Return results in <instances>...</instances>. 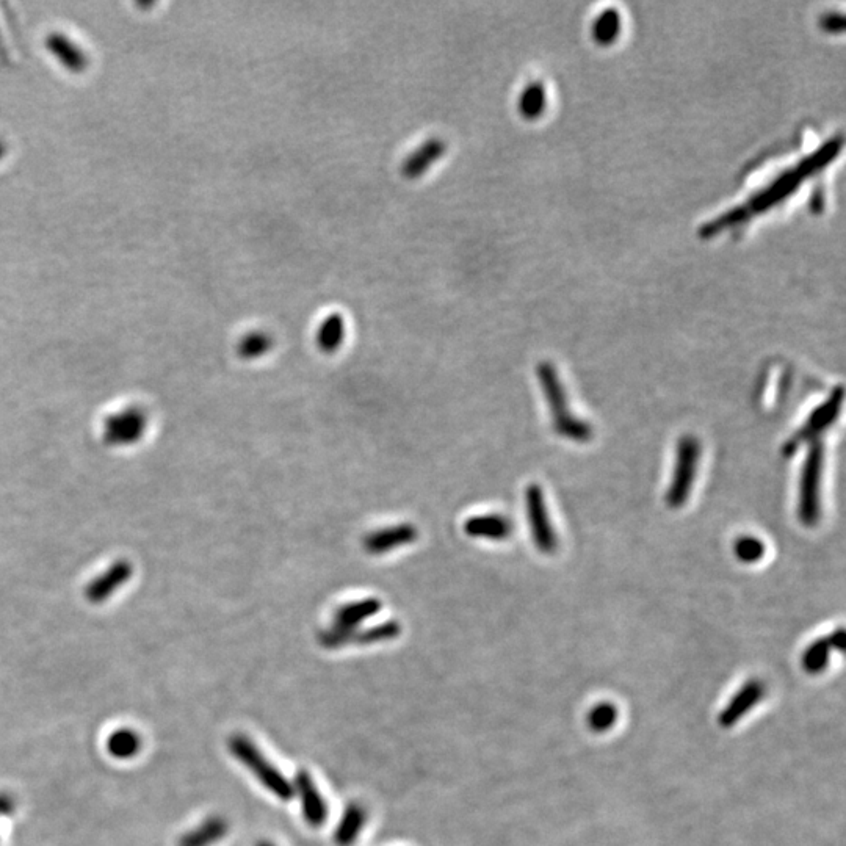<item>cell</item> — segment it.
<instances>
[{
	"instance_id": "6da1fadb",
	"label": "cell",
	"mask_w": 846,
	"mask_h": 846,
	"mask_svg": "<svg viewBox=\"0 0 846 846\" xmlns=\"http://www.w3.org/2000/svg\"><path fill=\"white\" fill-rule=\"evenodd\" d=\"M843 140L842 137H832L826 141L825 145L815 149L812 154L799 160L793 167L787 168L784 173L779 174L778 178H774L770 184L762 187V190L754 193L746 203L734 207V209L727 210L720 217L713 218L709 223H705L701 229V235L704 239L715 237L721 232L729 231V229L740 228L745 225L752 218L759 217L765 214L767 210L781 204L784 199L790 198L793 193L798 192V188L814 178L815 174L825 170L832 160L839 156L842 151Z\"/></svg>"
},
{
	"instance_id": "7a4b0ae2",
	"label": "cell",
	"mask_w": 846,
	"mask_h": 846,
	"mask_svg": "<svg viewBox=\"0 0 846 846\" xmlns=\"http://www.w3.org/2000/svg\"><path fill=\"white\" fill-rule=\"evenodd\" d=\"M536 373H538L539 384H541L547 405H549L554 430L557 431V434L569 439V441L590 442L593 439V428H591L590 423L575 417L569 409L568 397H566L560 376H558L554 366L550 362H539Z\"/></svg>"
},
{
	"instance_id": "3957f363",
	"label": "cell",
	"mask_w": 846,
	"mask_h": 846,
	"mask_svg": "<svg viewBox=\"0 0 846 846\" xmlns=\"http://www.w3.org/2000/svg\"><path fill=\"white\" fill-rule=\"evenodd\" d=\"M229 751L232 756L242 763L243 767L248 768L257 781L264 785L268 792L273 793L276 798L282 801H289L292 799L293 785L287 781L286 776L273 765L268 762L262 754L261 749L257 748L250 738L246 735L235 734L229 738Z\"/></svg>"
},
{
	"instance_id": "277c9868",
	"label": "cell",
	"mask_w": 846,
	"mask_h": 846,
	"mask_svg": "<svg viewBox=\"0 0 846 846\" xmlns=\"http://www.w3.org/2000/svg\"><path fill=\"white\" fill-rule=\"evenodd\" d=\"M825 461V447L820 439L810 442L804 461L801 485H799V521L806 527H814L820 521V486Z\"/></svg>"
},
{
	"instance_id": "5b68a950",
	"label": "cell",
	"mask_w": 846,
	"mask_h": 846,
	"mask_svg": "<svg viewBox=\"0 0 846 846\" xmlns=\"http://www.w3.org/2000/svg\"><path fill=\"white\" fill-rule=\"evenodd\" d=\"M701 460V444L698 439L691 434L682 436L677 445L676 466H674L673 480L669 483L668 492H666V505L673 510L684 507L690 497L693 483H695L696 474H698V464Z\"/></svg>"
},
{
	"instance_id": "8992f818",
	"label": "cell",
	"mask_w": 846,
	"mask_h": 846,
	"mask_svg": "<svg viewBox=\"0 0 846 846\" xmlns=\"http://www.w3.org/2000/svg\"><path fill=\"white\" fill-rule=\"evenodd\" d=\"M149 417L146 411L131 406L104 420L102 439L109 447H129L143 439L148 430Z\"/></svg>"
},
{
	"instance_id": "52a82bcc",
	"label": "cell",
	"mask_w": 846,
	"mask_h": 846,
	"mask_svg": "<svg viewBox=\"0 0 846 846\" xmlns=\"http://www.w3.org/2000/svg\"><path fill=\"white\" fill-rule=\"evenodd\" d=\"M843 403V387L839 386L832 391L823 405L818 406L814 413L810 414L809 419L806 420L803 427L799 428L789 441L782 445V455L792 456L796 450L806 442L815 441L818 439L823 431L828 430L832 422H836L839 417L840 409Z\"/></svg>"
},
{
	"instance_id": "ba28073f",
	"label": "cell",
	"mask_w": 846,
	"mask_h": 846,
	"mask_svg": "<svg viewBox=\"0 0 846 846\" xmlns=\"http://www.w3.org/2000/svg\"><path fill=\"white\" fill-rule=\"evenodd\" d=\"M528 525L532 532L533 543L541 554L552 555L558 547L554 525L550 522L549 510L543 489L539 485H530L525 491Z\"/></svg>"
},
{
	"instance_id": "9c48e42d",
	"label": "cell",
	"mask_w": 846,
	"mask_h": 846,
	"mask_svg": "<svg viewBox=\"0 0 846 846\" xmlns=\"http://www.w3.org/2000/svg\"><path fill=\"white\" fill-rule=\"evenodd\" d=\"M417 538H419V530L416 525L403 522V524L389 525V527L367 533L362 539V547L367 554L381 557L392 550L416 543Z\"/></svg>"
},
{
	"instance_id": "30bf717a",
	"label": "cell",
	"mask_w": 846,
	"mask_h": 846,
	"mask_svg": "<svg viewBox=\"0 0 846 846\" xmlns=\"http://www.w3.org/2000/svg\"><path fill=\"white\" fill-rule=\"evenodd\" d=\"M293 793H297L300 799L304 821L312 828L325 825L328 818V804L308 771H298L293 781Z\"/></svg>"
},
{
	"instance_id": "8fae6325",
	"label": "cell",
	"mask_w": 846,
	"mask_h": 846,
	"mask_svg": "<svg viewBox=\"0 0 846 846\" xmlns=\"http://www.w3.org/2000/svg\"><path fill=\"white\" fill-rule=\"evenodd\" d=\"M132 574H134V566H132L131 561H115L107 571L102 572L98 579H94L87 586L85 597L90 604H104L116 591L121 590L131 580Z\"/></svg>"
},
{
	"instance_id": "7c38bea8",
	"label": "cell",
	"mask_w": 846,
	"mask_h": 846,
	"mask_svg": "<svg viewBox=\"0 0 846 846\" xmlns=\"http://www.w3.org/2000/svg\"><path fill=\"white\" fill-rule=\"evenodd\" d=\"M449 149V143L441 137H430L423 141L422 145L417 146L405 160H403L402 171L403 178L414 181V179L422 178L423 174L427 173L434 163L438 162L445 152Z\"/></svg>"
},
{
	"instance_id": "4fadbf2b",
	"label": "cell",
	"mask_w": 846,
	"mask_h": 846,
	"mask_svg": "<svg viewBox=\"0 0 846 846\" xmlns=\"http://www.w3.org/2000/svg\"><path fill=\"white\" fill-rule=\"evenodd\" d=\"M381 608H383V602L378 597H366V599H361V601L342 605L334 613L331 627L345 630V632H356V630L361 629L362 624L367 619L375 616Z\"/></svg>"
},
{
	"instance_id": "5bb4252c",
	"label": "cell",
	"mask_w": 846,
	"mask_h": 846,
	"mask_svg": "<svg viewBox=\"0 0 846 846\" xmlns=\"http://www.w3.org/2000/svg\"><path fill=\"white\" fill-rule=\"evenodd\" d=\"M464 533L475 539L505 541L513 533V524L502 514H480L464 522Z\"/></svg>"
},
{
	"instance_id": "9a60e30c",
	"label": "cell",
	"mask_w": 846,
	"mask_h": 846,
	"mask_svg": "<svg viewBox=\"0 0 846 846\" xmlns=\"http://www.w3.org/2000/svg\"><path fill=\"white\" fill-rule=\"evenodd\" d=\"M367 810L359 803H350L345 807L340 817L339 825L334 831V842L337 846L355 845L366 826Z\"/></svg>"
},
{
	"instance_id": "2e32d148",
	"label": "cell",
	"mask_w": 846,
	"mask_h": 846,
	"mask_svg": "<svg viewBox=\"0 0 846 846\" xmlns=\"http://www.w3.org/2000/svg\"><path fill=\"white\" fill-rule=\"evenodd\" d=\"M345 334H347V323L344 317L336 312V314L328 315L320 323L315 333V344L326 355H333L344 344Z\"/></svg>"
},
{
	"instance_id": "e0dca14e",
	"label": "cell",
	"mask_w": 846,
	"mask_h": 846,
	"mask_svg": "<svg viewBox=\"0 0 846 846\" xmlns=\"http://www.w3.org/2000/svg\"><path fill=\"white\" fill-rule=\"evenodd\" d=\"M228 834V821L221 817H210L198 828L187 832L179 846H212Z\"/></svg>"
},
{
	"instance_id": "ac0fdd59",
	"label": "cell",
	"mask_w": 846,
	"mask_h": 846,
	"mask_svg": "<svg viewBox=\"0 0 846 846\" xmlns=\"http://www.w3.org/2000/svg\"><path fill=\"white\" fill-rule=\"evenodd\" d=\"M275 347V337L267 331H251L245 334L237 344V355L245 361L264 358Z\"/></svg>"
},
{
	"instance_id": "d6986e66",
	"label": "cell",
	"mask_w": 846,
	"mask_h": 846,
	"mask_svg": "<svg viewBox=\"0 0 846 846\" xmlns=\"http://www.w3.org/2000/svg\"><path fill=\"white\" fill-rule=\"evenodd\" d=\"M402 633V626L398 621H386L381 624H376L367 629H358L353 635L351 644H358V646H372V644L386 643V641L395 640L400 637Z\"/></svg>"
},
{
	"instance_id": "ffe728a7",
	"label": "cell",
	"mask_w": 846,
	"mask_h": 846,
	"mask_svg": "<svg viewBox=\"0 0 846 846\" xmlns=\"http://www.w3.org/2000/svg\"><path fill=\"white\" fill-rule=\"evenodd\" d=\"M141 740L131 729H121L109 738V752L116 759H131L140 751Z\"/></svg>"
},
{
	"instance_id": "44dd1931",
	"label": "cell",
	"mask_w": 846,
	"mask_h": 846,
	"mask_svg": "<svg viewBox=\"0 0 846 846\" xmlns=\"http://www.w3.org/2000/svg\"><path fill=\"white\" fill-rule=\"evenodd\" d=\"M546 104L543 85L530 84L519 96V112L525 118H536Z\"/></svg>"
},
{
	"instance_id": "7402d4cb",
	"label": "cell",
	"mask_w": 846,
	"mask_h": 846,
	"mask_svg": "<svg viewBox=\"0 0 846 846\" xmlns=\"http://www.w3.org/2000/svg\"><path fill=\"white\" fill-rule=\"evenodd\" d=\"M735 555L743 563H756L765 555V544L756 536H740L734 546Z\"/></svg>"
},
{
	"instance_id": "603a6c76",
	"label": "cell",
	"mask_w": 846,
	"mask_h": 846,
	"mask_svg": "<svg viewBox=\"0 0 846 846\" xmlns=\"http://www.w3.org/2000/svg\"><path fill=\"white\" fill-rule=\"evenodd\" d=\"M831 646L832 643L829 638L818 640L817 643L812 644L804 654V668L810 673H818L825 668Z\"/></svg>"
},
{
	"instance_id": "cb8c5ba5",
	"label": "cell",
	"mask_w": 846,
	"mask_h": 846,
	"mask_svg": "<svg viewBox=\"0 0 846 846\" xmlns=\"http://www.w3.org/2000/svg\"><path fill=\"white\" fill-rule=\"evenodd\" d=\"M593 718L594 726H607V724H610V721L613 720V713L610 712V709H604V712L597 710L596 715H593Z\"/></svg>"
},
{
	"instance_id": "d4e9b609",
	"label": "cell",
	"mask_w": 846,
	"mask_h": 846,
	"mask_svg": "<svg viewBox=\"0 0 846 846\" xmlns=\"http://www.w3.org/2000/svg\"><path fill=\"white\" fill-rule=\"evenodd\" d=\"M11 806H13V804H11L10 799L5 798V796L0 799V812H2V814H7L8 810L11 809Z\"/></svg>"
},
{
	"instance_id": "484cf974",
	"label": "cell",
	"mask_w": 846,
	"mask_h": 846,
	"mask_svg": "<svg viewBox=\"0 0 846 846\" xmlns=\"http://www.w3.org/2000/svg\"><path fill=\"white\" fill-rule=\"evenodd\" d=\"M257 846H275V845H273L272 842H265V840H262V842L257 843Z\"/></svg>"
}]
</instances>
